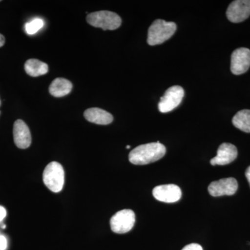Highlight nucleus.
Instances as JSON below:
<instances>
[{"label": "nucleus", "instance_id": "obj_1", "mask_svg": "<svg viewBox=\"0 0 250 250\" xmlns=\"http://www.w3.org/2000/svg\"><path fill=\"white\" fill-rule=\"evenodd\" d=\"M166 148L159 141L141 145L129 153V160L134 165H147L165 156Z\"/></svg>", "mask_w": 250, "mask_h": 250}, {"label": "nucleus", "instance_id": "obj_2", "mask_svg": "<svg viewBox=\"0 0 250 250\" xmlns=\"http://www.w3.org/2000/svg\"><path fill=\"white\" fill-rule=\"evenodd\" d=\"M177 30V25L173 22H166L164 20H156L148 30L147 43L157 45L170 39Z\"/></svg>", "mask_w": 250, "mask_h": 250}, {"label": "nucleus", "instance_id": "obj_3", "mask_svg": "<svg viewBox=\"0 0 250 250\" xmlns=\"http://www.w3.org/2000/svg\"><path fill=\"white\" fill-rule=\"evenodd\" d=\"M42 179L44 184L51 191H62L65 182L63 167L58 162L49 163L44 170Z\"/></svg>", "mask_w": 250, "mask_h": 250}, {"label": "nucleus", "instance_id": "obj_4", "mask_svg": "<svg viewBox=\"0 0 250 250\" xmlns=\"http://www.w3.org/2000/svg\"><path fill=\"white\" fill-rule=\"evenodd\" d=\"M86 21L93 27L102 28L104 30H115L122 24L121 18L116 13L108 11L91 13L87 16Z\"/></svg>", "mask_w": 250, "mask_h": 250}, {"label": "nucleus", "instance_id": "obj_5", "mask_svg": "<svg viewBox=\"0 0 250 250\" xmlns=\"http://www.w3.org/2000/svg\"><path fill=\"white\" fill-rule=\"evenodd\" d=\"M136 216L132 210L124 209L117 212L110 220L112 231L116 233L129 232L134 228Z\"/></svg>", "mask_w": 250, "mask_h": 250}, {"label": "nucleus", "instance_id": "obj_6", "mask_svg": "<svg viewBox=\"0 0 250 250\" xmlns=\"http://www.w3.org/2000/svg\"><path fill=\"white\" fill-rule=\"evenodd\" d=\"M184 96V90L180 85H174L166 90L164 96L161 97L158 105L159 111L163 113H168L182 103Z\"/></svg>", "mask_w": 250, "mask_h": 250}, {"label": "nucleus", "instance_id": "obj_7", "mask_svg": "<svg viewBox=\"0 0 250 250\" xmlns=\"http://www.w3.org/2000/svg\"><path fill=\"white\" fill-rule=\"evenodd\" d=\"M250 67V49L241 47L233 51L231 57V71L233 75L246 73Z\"/></svg>", "mask_w": 250, "mask_h": 250}, {"label": "nucleus", "instance_id": "obj_8", "mask_svg": "<svg viewBox=\"0 0 250 250\" xmlns=\"http://www.w3.org/2000/svg\"><path fill=\"white\" fill-rule=\"evenodd\" d=\"M238 187L236 179L229 177L211 182L208 186V190L213 197L233 195L236 193Z\"/></svg>", "mask_w": 250, "mask_h": 250}, {"label": "nucleus", "instance_id": "obj_9", "mask_svg": "<svg viewBox=\"0 0 250 250\" xmlns=\"http://www.w3.org/2000/svg\"><path fill=\"white\" fill-rule=\"evenodd\" d=\"M250 16V0H236L229 6L227 17L230 22L238 23L248 19Z\"/></svg>", "mask_w": 250, "mask_h": 250}, {"label": "nucleus", "instance_id": "obj_10", "mask_svg": "<svg viewBox=\"0 0 250 250\" xmlns=\"http://www.w3.org/2000/svg\"><path fill=\"white\" fill-rule=\"evenodd\" d=\"M152 194L156 200L166 203L178 202L182 197L180 188L174 184L158 186L153 189Z\"/></svg>", "mask_w": 250, "mask_h": 250}, {"label": "nucleus", "instance_id": "obj_11", "mask_svg": "<svg viewBox=\"0 0 250 250\" xmlns=\"http://www.w3.org/2000/svg\"><path fill=\"white\" fill-rule=\"evenodd\" d=\"M238 156L236 146L231 143H224L220 145L217 152V155L210 159L212 166H225L231 164Z\"/></svg>", "mask_w": 250, "mask_h": 250}, {"label": "nucleus", "instance_id": "obj_12", "mask_svg": "<svg viewBox=\"0 0 250 250\" xmlns=\"http://www.w3.org/2000/svg\"><path fill=\"white\" fill-rule=\"evenodd\" d=\"M14 139L16 146L20 149H27L31 146L30 130L22 120H18L14 125Z\"/></svg>", "mask_w": 250, "mask_h": 250}, {"label": "nucleus", "instance_id": "obj_13", "mask_svg": "<svg viewBox=\"0 0 250 250\" xmlns=\"http://www.w3.org/2000/svg\"><path fill=\"white\" fill-rule=\"evenodd\" d=\"M84 117L90 123L97 125L111 124L113 121V117L111 113L99 108H90L85 110Z\"/></svg>", "mask_w": 250, "mask_h": 250}, {"label": "nucleus", "instance_id": "obj_14", "mask_svg": "<svg viewBox=\"0 0 250 250\" xmlns=\"http://www.w3.org/2000/svg\"><path fill=\"white\" fill-rule=\"evenodd\" d=\"M72 84L70 81L63 78L54 80L49 85V93L56 98L65 96L71 92Z\"/></svg>", "mask_w": 250, "mask_h": 250}, {"label": "nucleus", "instance_id": "obj_15", "mask_svg": "<svg viewBox=\"0 0 250 250\" xmlns=\"http://www.w3.org/2000/svg\"><path fill=\"white\" fill-rule=\"evenodd\" d=\"M24 70L31 77H39L48 72V65L38 59H31L24 64Z\"/></svg>", "mask_w": 250, "mask_h": 250}, {"label": "nucleus", "instance_id": "obj_16", "mask_svg": "<svg viewBox=\"0 0 250 250\" xmlns=\"http://www.w3.org/2000/svg\"><path fill=\"white\" fill-rule=\"evenodd\" d=\"M235 127L246 133H250V110H241L236 113L232 119Z\"/></svg>", "mask_w": 250, "mask_h": 250}, {"label": "nucleus", "instance_id": "obj_17", "mask_svg": "<svg viewBox=\"0 0 250 250\" xmlns=\"http://www.w3.org/2000/svg\"><path fill=\"white\" fill-rule=\"evenodd\" d=\"M45 22L41 18H35L30 22L26 23L25 31L29 35H34L44 27Z\"/></svg>", "mask_w": 250, "mask_h": 250}, {"label": "nucleus", "instance_id": "obj_18", "mask_svg": "<svg viewBox=\"0 0 250 250\" xmlns=\"http://www.w3.org/2000/svg\"><path fill=\"white\" fill-rule=\"evenodd\" d=\"M182 250H203L202 247L197 243H191L184 247Z\"/></svg>", "mask_w": 250, "mask_h": 250}, {"label": "nucleus", "instance_id": "obj_19", "mask_svg": "<svg viewBox=\"0 0 250 250\" xmlns=\"http://www.w3.org/2000/svg\"><path fill=\"white\" fill-rule=\"evenodd\" d=\"M7 248V240L4 236H0V250H6Z\"/></svg>", "mask_w": 250, "mask_h": 250}, {"label": "nucleus", "instance_id": "obj_20", "mask_svg": "<svg viewBox=\"0 0 250 250\" xmlns=\"http://www.w3.org/2000/svg\"><path fill=\"white\" fill-rule=\"evenodd\" d=\"M6 215V210L5 209L4 207L0 206V223L2 221Z\"/></svg>", "mask_w": 250, "mask_h": 250}, {"label": "nucleus", "instance_id": "obj_21", "mask_svg": "<svg viewBox=\"0 0 250 250\" xmlns=\"http://www.w3.org/2000/svg\"><path fill=\"white\" fill-rule=\"evenodd\" d=\"M246 178L248 179V182H249L250 185V166L248 167L246 172Z\"/></svg>", "mask_w": 250, "mask_h": 250}, {"label": "nucleus", "instance_id": "obj_22", "mask_svg": "<svg viewBox=\"0 0 250 250\" xmlns=\"http://www.w3.org/2000/svg\"><path fill=\"white\" fill-rule=\"evenodd\" d=\"M4 43L5 39L4 36L0 34V47H2V46L4 45Z\"/></svg>", "mask_w": 250, "mask_h": 250}, {"label": "nucleus", "instance_id": "obj_23", "mask_svg": "<svg viewBox=\"0 0 250 250\" xmlns=\"http://www.w3.org/2000/svg\"><path fill=\"white\" fill-rule=\"evenodd\" d=\"M130 147H131V146H127L126 147V149H129Z\"/></svg>", "mask_w": 250, "mask_h": 250}]
</instances>
